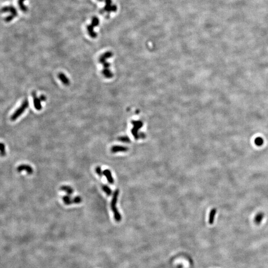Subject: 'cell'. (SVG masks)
Returning <instances> with one entry per match:
<instances>
[{"instance_id": "1", "label": "cell", "mask_w": 268, "mask_h": 268, "mask_svg": "<svg viewBox=\"0 0 268 268\" xmlns=\"http://www.w3.org/2000/svg\"><path fill=\"white\" fill-rule=\"evenodd\" d=\"M119 194V190L118 189H116L114 192L112 199L111 202V204H110L112 211L114 213V217L115 218V220L118 222H120L122 220V217L116 207Z\"/></svg>"}, {"instance_id": "2", "label": "cell", "mask_w": 268, "mask_h": 268, "mask_svg": "<svg viewBox=\"0 0 268 268\" xmlns=\"http://www.w3.org/2000/svg\"><path fill=\"white\" fill-rule=\"evenodd\" d=\"M1 12L3 13L9 14V15L5 18V21L6 22H10L15 19L17 16L18 12L16 7L12 5L6 6L3 7L1 9Z\"/></svg>"}, {"instance_id": "3", "label": "cell", "mask_w": 268, "mask_h": 268, "mask_svg": "<svg viewBox=\"0 0 268 268\" xmlns=\"http://www.w3.org/2000/svg\"><path fill=\"white\" fill-rule=\"evenodd\" d=\"M29 106V102L28 100H24L22 104H21V106L15 111L14 113L12 114V115L10 117V120L14 121H16L18 118H19L22 114L24 113L25 110L28 108V107Z\"/></svg>"}, {"instance_id": "4", "label": "cell", "mask_w": 268, "mask_h": 268, "mask_svg": "<svg viewBox=\"0 0 268 268\" xmlns=\"http://www.w3.org/2000/svg\"><path fill=\"white\" fill-rule=\"evenodd\" d=\"M105 3V5L102 9L100 10V13L103 14L104 12H116L117 10V6L116 5H112V0H104Z\"/></svg>"}, {"instance_id": "5", "label": "cell", "mask_w": 268, "mask_h": 268, "mask_svg": "<svg viewBox=\"0 0 268 268\" xmlns=\"http://www.w3.org/2000/svg\"><path fill=\"white\" fill-rule=\"evenodd\" d=\"M17 172H21L23 171H25L27 172L28 174H31L33 172V169L31 167V166L28 165V164H21L17 167Z\"/></svg>"}, {"instance_id": "6", "label": "cell", "mask_w": 268, "mask_h": 268, "mask_svg": "<svg viewBox=\"0 0 268 268\" xmlns=\"http://www.w3.org/2000/svg\"><path fill=\"white\" fill-rule=\"evenodd\" d=\"M32 95L33 104H34L35 108L37 110H41L42 109V105L41 104V100H40L39 97H38L37 96L36 93L35 91L33 92Z\"/></svg>"}, {"instance_id": "7", "label": "cell", "mask_w": 268, "mask_h": 268, "mask_svg": "<svg viewBox=\"0 0 268 268\" xmlns=\"http://www.w3.org/2000/svg\"><path fill=\"white\" fill-rule=\"evenodd\" d=\"M112 56H113V53H112L111 51L106 52L103 54L99 57V61L101 64H103V63H104V62L106 61L107 59L110 58L111 57H112Z\"/></svg>"}, {"instance_id": "8", "label": "cell", "mask_w": 268, "mask_h": 268, "mask_svg": "<svg viewBox=\"0 0 268 268\" xmlns=\"http://www.w3.org/2000/svg\"><path fill=\"white\" fill-rule=\"evenodd\" d=\"M128 150L127 147L120 146H112L111 149V151L112 153H116L118 152H126Z\"/></svg>"}, {"instance_id": "9", "label": "cell", "mask_w": 268, "mask_h": 268, "mask_svg": "<svg viewBox=\"0 0 268 268\" xmlns=\"http://www.w3.org/2000/svg\"><path fill=\"white\" fill-rule=\"evenodd\" d=\"M95 28V26H93V24H91L87 26L88 34L90 37L93 38H95L97 36V34L94 30Z\"/></svg>"}, {"instance_id": "10", "label": "cell", "mask_w": 268, "mask_h": 268, "mask_svg": "<svg viewBox=\"0 0 268 268\" xmlns=\"http://www.w3.org/2000/svg\"><path fill=\"white\" fill-rule=\"evenodd\" d=\"M103 174L105 177H106L107 180L109 182V183L111 184H114V180L112 176L111 172L110 171V170L109 169H106L103 171Z\"/></svg>"}, {"instance_id": "11", "label": "cell", "mask_w": 268, "mask_h": 268, "mask_svg": "<svg viewBox=\"0 0 268 268\" xmlns=\"http://www.w3.org/2000/svg\"><path fill=\"white\" fill-rule=\"evenodd\" d=\"M58 77L59 79L62 82V83L64 85L69 86V84H70V80L65 74L62 73H59L58 75Z\"/></svg>"}, {"instance_id": "12", "label": "cell", "mask_w": 268, "mask_h": 268, "mask_svg": "<svg viewBox=\"0 0 268 268\" xmlns=\"http://www.w3.org/2000/svg\"><path fill=\"white\" fill-rule=\"evenodd\" d=\"M264 216H265L264 213H262V212H260V213H257L254 218L255 223H256V224H257V225H259L260 224H261L262 221L263 220V218H264Z\"/></svg>"}, {"instance_id": "13", "label": "cell", "mask_w": 268, "mask_h": 268, "mask_svg": "<svg viewBox=\"0 0 268 268\" xmlns=\"http://www.w3.org/2000/svg\"><path fill=\"white\" fill-rule=\"evenodd\" d=\"M26 0H18L17 3L19 7V8L22 12H27L28 11V8L26 7L24 4V2L26 1Z\"/></svg>"}, {"instance_id": "14", "label": "cell", "mask_w": 268, "mask_h": 268, "mask_svg": "<svg viewBox=\"0 0 268 268\" xmlns=\"http://www.w3.org/2000/svg\"><path fill=\"white\" fill-rule=\"evenodd\" d=\"M60 190L61 191L65 192L67 194L69 195L72 194L73 193V192H74V190H73L72 188L70 187V186H62V187H61Z\"/></svg>"}, {"instance_id": "15", "label": "cell", "mask_w": 268, "mask_h": 268, "mask_svg": "<svg viewBox=\"0 0 268 268\" xmlns=\"http://www.w3.org/2000/svg\"><path fill=\"white\" fill-rule=\"evenodd\" d=\"M217 213V210L214 208L211 210L210 212V216H209V222L210 224H213L214 220H215V217Z\"/></svg>"}, {"instance_id": "16", "label": "cell", "mask_w": 268, "mask_h": 268, "mask_svg": "<svg viewBox=\"0 0 268 268\" xmlns=\"http://www.w3.org/2000/svg\"><path fill=\"white\" fill-rule=\"evenodd\" d=\"M102 74H103V76H104L107 79H110L113 77V74L111 72L110 69H103L102 70Z\"/></svg>"}, {"instance_id": "17", "label": "cell", "mask_w": 268, "mask_h": 268, "mask_svg": "<svg viewBox=\"0 0 268 268\" xmlns=\"http://www.w3.org/2000/svg\"><path fill=\"white\" fill-rule=\"evenodd\" d=\"M63 201L64 202V204L66 205H70L73 204L72 200L69 195L64 196L63 197Z\"/></svg>"}, {"instance_id": "18", "label": "cell", "mask_w": 268, "mask_h": 268, "mask_svg": "<svg viewBox=\"0 0 268 268\" xmlns=\"http://www.w3.org/2000/svg\"><path fill=\"white\" fill-rule=\"evenodd\" d=\"M102 189L107 196H110L112 194L111 189L106 185H103L102 186Z\"/></svg>"}, {"instance_id": "19", "label": "cell", "mask_w": 268, "mask_h": 268, "mask_svg": "<svg viewBox=\"0 0 268 268\" xmlns=\"http://www.w3.org/2000/svg\"><path fill=\"white\" fill-rule=\"evenodd\" d=\"M254 143L257 146H262L264 144V140L261 137H256L255 139Z\"/></svg>"}, {"instance_id": "20", "label": "cell", "mask_w": 268, "mask_h": 268, "mask_svg": "<svg viewBox=\"0 0 268 268\" xmlns=\"http://www.w3.org/2000/svg\"><path fill=\"white\" fill-rule=\"evenodd\" d=\"M5 145L3 143H0V155L2 156H5L6 155Z\"/></svg>"}, {"instance_id": "21", "label": "cell", "mask_w": 268, "mask_h": 268, "mask_svg": "<svg viewBox=\"0 0 268 268\" xmlns=\"http://www.w3.org/2000/svg\"><path fill=\"white\" fill-rule=\"evenodd\" d=\"M73 204H78L82 202V199L80 196H76L74 197V199H72Z\"/></svg>"}, {"instance_id": "22", "label": "cell", "mask_w": 268, "mask_h": 268, "mask_svg": "<svg viewBox=\"0 0 268 268\" xmlns=\"http://www.w3.org/2000/svg\"><path fill=\"white\" fill-rule=\"evenodd\" d=\"M95 172L99 177H102L103 175V172L102 171V168L99 166L96 167L95 169Z\"/></svg>"}, {"instance_id": "23", "label": "cell", "mask_w": 268, "mask_h": 268, "mask_svg": "<svg viewBox=\"0 0 268 268\" xmlns=\"http://www.w3.org/2000/svg\"><path fill=\"white\" fill-rule=\"evenodd\" d=\"M118 140L123 142H127V143H128L130 142V140L127 137H119Z\"/></svg>"}, {"instance_id": "24", "label": "cell", "mask_w": 268, "mask_h": 268, "mask_svg": "<svg viewBox=\"0 0 268 268\" xmlns=\"http://www.w3.org/2000/svg\"><path fill=\"white\" fill-rule=\"evenodd\" d=\"M103 65V69H109V67L110 66V64L108 62H106L103 63V64H102Z\"/></svg>"}, {"instance_id": "25", "label": "cell", "mask_w": 268, "mask_h": 268, "mask_svg": "<svg viewBox=\"0 0 268 268\" xmlns=\"http://www.w3.org/2000/svg\"><path fill=\"white\" fill-rule=\"evenodd\" d=\"M39 98L40 100H41L42 102L45 101V100H46V97L44 95H42L41 96H40Z\"/></svg>"}, {"instance_id": "26", "label": "cell", "mask_w": 268, "mask_h": 268, "mask_svg": "<svg viewBox=\"0 0 268 268\" xmlns=\"http://www.w3.org/2000/svg\"><path fill=\"white\" fill-rule=\"evenodd\" d=\"M97 1H99V2H103V1H104V0H97Z\"/></svg>"}]
</instances>
